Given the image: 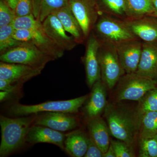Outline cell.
<instances>
[{"label":"cell","mask_w":157,"mask_h":157,"mask_svg":"<svg viewBox=\"0 0 157 157\" xmlns=\"http://www.w3.org/2000/svg\"><path fill=\"white\" fill-rule=\"evenodd\" d=\"M114 94L116 102L139 101L147 92L157 86V79L137 74L125 73L118 82Z\"/></svg>","instance_id":"4"},{"label":"cell","mask_w":157,"mask_h":157,"mask_svg":"<svg viewBox=\"0 0 157 157\" xmlns=\"http://www.w3.org/2000/svg\"><path fill=\"white\" fill-rule=\"evenodd\" d=\"M101 14L110 15L120 19L128 18L126 0H96Z\"/></svg>","instance_id":"23"},{"label":"cell","mask_w":157,"mask_h":157,"mask_svg":"<svg viewBox=\"0 0 157 157\" xmlns=\"http://www.w3.org/2000/svg\"><path fill=\"white\" fill-rule=\"evenodd\" d=\"M61 21L65 29L75 39L78 44L83 43L86 39L81 27L68 6L53 12Z\"/></svg>","instance_id":"20"},{"label":"cell","mask_w":157,"mask_h":157,"mask_svg":"<svg viewBox=\"0 0 157 157\" xmlns=\"http://www.w3.org/2000/svg\"><path fill=\"white\" fill-rule=\"evenodd\" d=\"M136 73L157 79V42H142L141 56Z\"/></svg>","instance_id":"18"},{"label":"cell","mask_w":157,"mask_h":157,"mask_svg":"<svg viewBox=\"0 0 157 157\" xmlns=\"http://www.w3.org/2000/svg\"><path fill=\"white\" fill-rule=\"evenodd\" d=\"M13 94L5 91H1L0 92V101L1 102L8 100Z\"/></svg>","instance_id":"36"},{"label":"cell","mask_w":157,"mask_h":157,"mask_svg":"<svg viewBox=\"0 0 157 157\" xmlns=\"http://www.w3.org/2000/svg\"><path fill=\"white\" fill-rule=\"evenodd\" d=\"M100 42L117 46L138 39L124 20L104 14H100L92 31Z\"/></svg>","instance_id":"3"},{"label":"cell","mask_w":157,"mask_h":157,"mask_svg":"<svg viewBox=\"0 0 157 157\" xmlns=\"http://www.w3.org/2000/svg\"><path fill=\"white\" fill-rule=\"evenodd\" d=\"M36 117L10 118L1 115L2 140L0 156H8L23 145Z\"/></svg>","instance_id":"2"},{"label":"cell","mask_w":157,"mask_h":157,"mask_svg":"<svg viewBox=\"0 0 157 157\" xmlns=\"http://www.w3.org/2000/svg\"><path fill=\"white\" fill-rule=\"evenodd\" d=\"M42 71L41 69L21 64L0 63V79L22 85L31 78L40 75Z\"/></svg>","instance_id":"13"},{"label":"cell","mask_w":157,"mask_h":157,"mask_svg":"<svg viewBox=\"0 0 157 157\" xmlns=\"http://www.w3.org/2000/svg\"><path fill=\"white\" fill-rule=\"evenodd\" d=\"M110 144L115 151L116 157H135L132 146L126 142L119 140H111Z\"/></svg>","instance_id":"30"},{"label":"cell","mask_w":157,"mask_h":157,"mask_svg":"<svg viewBox=\"0 0 157 157\" xmlns=\"http://www.w3.org/2000/svg\"><path fill=\"white\" fill-rule=\"evenodd\" d=\"M152 2L155 10L154 14L152 16L157 18V0H152Z\"/></svg>","instance_id":"38"},{"label":"cell","mask_w":157,"mask_h":157,"mask_svg":"<svg viewBox=\"0 0 157 157\" xmlns=\"http://www.w3.org/2000/svg\"><path fill=\"white\" fill-rule=\"evenodd\" d=\"M14 11L16 17L33 14L32 0H17Z\"/></svg>","instance_id":"32"},{"label":"cell","mask_w":157,"mask_h":157,"mask_svg":"<svg viewBox=\"0 0 157 157\" xmlns=\"http://www.w3.org/2000/svg\"><path fill=\"white\" fill-rule=\"evenodd\" d=\"M131 31L142 42H157V18L152 16L124 20Z\"/></svg>","instance_id":"14"},{"label":"cell","mask_w":157,"mask_h":157,"mask_svg":"<svg viewBox=\"0 0 157 157\" xmlns=\"http://www.w3.org/2000/svg\"><path fill=\"white\" fill-rule=\"evenodd\" d=\"M104 113L111 135L132 146L139 132V120L136 110L113 103L107 104Z\"/></svg>","instance_id":"1"},{"label":"cell","mask_w":157,"mask_h":157,"mask_svg":"<svg viewBox=\"0 0 157 157\" xmlns=\"http://www.w3.org/2000/svg\"><path fill=\"white\" fill-rule=\"evenodd\" d=\"M138 140L139 157H157V135Z\"/></svg>","instance_id":"29"},{"label":"cell","mask_w":157,"mask_h":157,"mask_svg":"<svg viewBox=\"0 0 157 157\" xmlns=\"http://www.w3.org/2000/svg\"><path fill=\"white\" fill-rule=\"evenodd\" d=\"M116 48L126 73H136L141 56L142 41L138 39L127 41Z\"/></svg>","instance_id":"12"},{"label":"cell","mask_w":157,"mask_h":157,"mask_svg":"<svg viewBox=\"0 0 157 157\" xmlns=\"http://www.w3.org/2000/svg\"><path fill=\"white\" fill-rule=\"evenodd\" d=\"M92 90L85 105L84 111L89 119L100 116L107 107V87L101 78L93 85Z\"/></svg>","instance_id":"16"},{"label":"cell","mask_w":157,"mask_h":157,"mask_svg":"<svg viewBox=\"0 0 157 157\" xmlns=\"http://www.w3.org/2000/svg\"><path fill=\"white\" fill-rule=\"evenodd\" d=\"M126 3L128 18L153 16L154 14L152 0H126Z\"/></svg>","instance_id":"24"},{"label":"cell","mask_w":157,"mask_h":157,"mask_svg":"<svg viewBox=\"0 0 157 157\" xmlns=\"http://www.w3.org/2000/svg\"><path fill=\"white\" fill-rule=\"evenodd\" d=\"M42 24L45 34L65 51L72 50L78 44L72 36L68 35L59 20L53 13L48 15Z\"/></svg>","instance_id":"11"},{"label":"cell","mask_w":157,"mask_h":157,"mask_svg":"<svg viewBox=\"0 0 157 157\" xmlns=\"http://www.w3.org/2000/svg\"><path fill=\"white\" fill-rule=\"evenodd\" d=\"M101 78L109 90L113 89L126 73L115 46L101 43L99 52Z\"/></svg>","instance_id":"7"},{"label":"cell","mask_w":157,"mask_h":157,"mask_svg":"<svg viewBox=\"0 0 157 157\" xmlns=\"http://www.w3.org/2000/svg\"><path fill=\"white\" fill-rule=\"evenodd\" d=\"M83 62L85 70L86 82L91 88L93 85L101 78L99 52L101 42L91 32L87 38Z\"/></svg>","instance_id":"10"},{"label":"cell","mask_w":157,"mask_h":157,"mask_svg":"<svg viewBox=\"0 0 157 157\" xmlns=\"http://www.w3.org/2000/svg\"><path fill=\"white\" fill-rule=\"evenodd\" d=\"M14 29L11 25L0 27V53L2 54L20 45V42L13 37Z\"/></svg>","instance_id":"27"},{"label":"cell","mask_w":157,"mask_h":157,"mask_svg":"<svg viewBox=\"0 0 157 157\" xmlns=\"http://www.w3.org/2000/svg\"><path fill=\"white\" fill-rule=\"evenodd\" d=\"M157 135V111L145 113L139 118L138 139Z\"/></svg>","instance_id":"25"},{"label":"cell","mask_w":157,"mask_h":157,"mask_svg":"<svg viewBox=\"0 0 157 157\" xmlns=\"http://www.w3.org/2000/svg\"><path fill=\"white\" fill-rule=\"evenodd\" d=\"M68 6L87 39L101 14L96 0H68Z\"/></svg>","instance_id":"9"},{"label":"cell","mask_w":157,"mask_h":157,"mask_svg":"<svg viewBox=\"0 0 157 157\" xmlns=\"http://www.w3.org/2000/svg\"><path fill=\"white\" fill-rule=\"evenodd\" d=\"M33 14L40 22L58 9L68 6V0H32Z\"/></svg>","instance_id":"22"},{"label":"cell","mask_w":157,"mask_h":157,"mask_svg":"<svg viewBox=\"0 0 157 157\" xmlns=\"http://www.w3.org/2000/svg\"><path fill=\"white\" fill-rule=\"evenodd\" d=\"M23 85L12 82L6 79H0V90L11 94L18 93L22 88Z\"/></svg>","instance_id":"33"},{"label":"cell","mask_w":157,"mask_h":157,"mask_svg":"<svg viewBox=\"0 0 157 157\" xmlns=\"http://www.w3.org/2000/svg\"><path fill=\"white\" fill-rule=\"evenodd\" d=\"M11 25L14 29H43L42 22L37 20L33 14L16 17Z\"/></svg>","instance_id":"28"},{"label":"cell","mask_w":157,"mask_h":157,"mask_svg":"<svg viewBox=\"0 0 157 157\" xmlns=\"http://www.w3.org/2000/svg\"><path fill=\"white\" fill-rule=\"evenodd\" d=\"M69 113L61 112H45L37 116L34 125L43 126L59 132H67L76 128L77 119Z\"/></svg>","instance_id":"15"},{"label":"cell","mask_w":157,"mask_h":157,"mask_svg":"<svg viewBox=\"0 0 157 157\" xmlns=\"http://www.w3.org/2000/svg\"><path fill=\"white\" fill-rule=\"evenodd\" d=\"M1 61L27 65L43 70L53 59L32 43L23 42L20 45L1 54Z\"/></svg>","instance_id":"6"},{"label":"cell","mask_w":157,"mask_h":157,"mask_svg":"<svg viewBox=\"0 0 157 157\" xmlns=\"http://www.w3.org/2000/svg\"><path fill=\"white\" fill-rule=\"evenodd\" d=\"M17 0H6V2L8 3L10 8L14 11L16 4H17Z\"/></svg>","instance_id":"37"},{"label":"cell","mask_w":157,"mask_h":157,"mask_svg":"<svg viewBox=\"0 0 157 157\" xmlns=\"http://www.w3.org/2000/svg\"><path fill=\"white\" fill-rule=\"evenodd\" d=\"M65 135L61 132L48 127L33 125L26 137V142L29 144H52L65 150Z\"/></svg>","instance_id":"17"},{"label":"cell","mask_w":157,"mask_h":157,"mask_svg":"<svg viewBox=\"0 0 157 157\" xmlns=\"http://www.w3.org/2000/svg\"><path fill=\"white\" fill-rule=\"evenodd\" d=\"M89 97V95H86L71 100L47 101L36 105H24L15 103L10 106L9 111L11 115L16 117L26 116L41 112L77 113Z\"/></svg>","instance_id":"5"},{"label":"cell","mask_w":157,"mask_h":157,"mask_svg":"<svg viewBox=\"0 0 157 157\" xmlns=\"http://www.w3.org/2000/svg\"><path fill=\"white\" fill-rule=\"evenodd\" d=\"M16 17L14 11L10 8L7 2H0V27L11 25Z\"/></svg>","instance_id":"31"},{"label":"cell","mask_w":157,"mask_h":157,"mask_svg":"<svg viewBox=\"0 0 157 157\" xmlns=\"http://www.w3.org/2000/svg\"><path fill=\"white\" fill-rule=\"evenodd\" d=\"M104 153L90 137L88 146L84 157H103Z\"/></svg>","instance_id":"34"},{"label":"cell","mask_w":157,"mask_h":157,"mask_svg":"<svg viewBox=\"0 0 157 157\" xmlns=\"http://www.w3.org/2000/svg\"><path fill=\"white\" fill-rule=\"evenodd\" d=\"M89 138L80 130L70 132L65 135V151L72 157H84L87 151Z\"/></svg>","instance_id":"21"},{"label":"cell","mask_w":157,"mask_h":157,"mask_svg":"<svg viewBox=\"0 0 157 157\" xmlns=\"http://www.w3.org/2000/svg\"><path fill=\"white\" fill-rule=\"evenodd\" d=\"M138 102L135 110L139 120L145 113L157 111V86L147 92Z\"/></svg>","instance_id":"26"},{"label":"cell","mask_w":157,"mask_h":157,"mask_svg":"<svg viewBox=\"0 0 157 157\" xmlns=\"http://www.w3.org/2000/svg\"><path fill=\"white\" fill-rule=\"evenodd\" d=\"M103 157H116L115 151L111 144H110L109 148H108L107 151L104 153Z\"/></svg>","instance_id":"35"},{"label":"cell","mask_w":157,"mask_h":157,"mask_svg":"<svg viewBox=\"0 0 157 157\" xmlns=\"http://www.w3.org/2000/svg\"><path fill=\"white\" fill-rule=\"evenodd\" d=\"M13 37L21 42L32 43L54 61L61 58L65 51L52 41L44 30L14 29Z\"/></svg>","instance_id":"8"},{"label":"cell","mask_w":157,"mask_h":157,"mask_svg":"<svg viewBox=\"0 0 157 157\" xmlns=\"http://www.w3.org/2000/svg\"><path fill=\"white\" fill-rule=\"evenodd\" d=\"M87 128L90 137L104 153L110 144V130L107 123L100 116L89 119Z\"/></svg>","instance_id":"19"}]
</instances>
